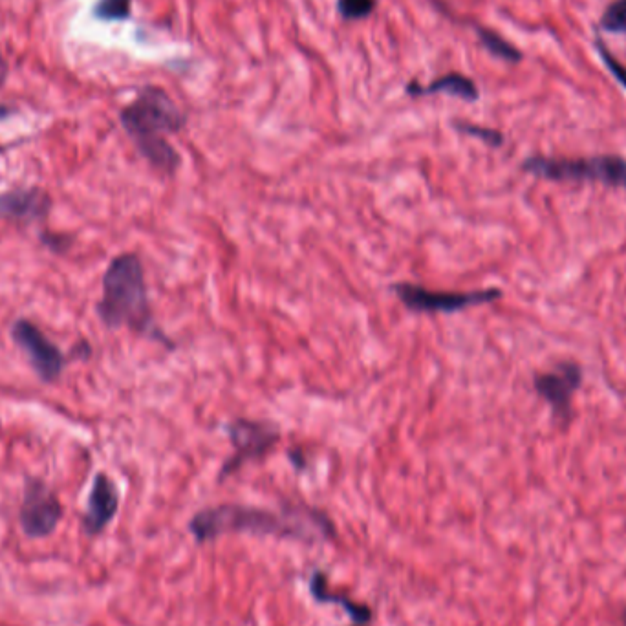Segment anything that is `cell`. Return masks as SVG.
I'll return each instance as SVG.
<instances>
[{
	"label": "cell",
	"instance_id": "obj_1",
	"mask_svg": "<svg viewBox=\"0 0 626 626\" xmlns=\"http://www.w3.org/2000/svg\"><path fill=\"white\" fill-rule=\"evenodd\" d=\"M189 531L198 544L229 533L303 542H328L337 537L334 520L308 504H284L277 511L244 504H220L195 513L189 520Z\"/></svg>",
	"mask_w": 626,
	"mask_h": 626
},
{
	"label": "cell",
	"instance_id": "obj_2",
	"mask_svg": "<svg viewBox=\"0 0 626 626\" xmlns=\"http://www.w3.org/2000/svg\"><path fill=\"white\" fill-rule=\"evenodd\" d=\"M96 313L108 330L127 328L174 348L173 341L154 323L149 286L138 253H119L108 262L101 279V299L96 304Z\"/></svg>",
	"mask_w": 626,
	"mask_h": 626
},
{
	"label": "cell",
	"instance_id": "obj_3",
	"mask_svg": "<svg viewBox=\"0 0 626 626\" xmlns=\"http://www.w3.org/2000/svg\"><path fill=\"white\" fill-rule=\"evenodd\" d=\"M119 121L154 171L173 176L180 169L182 156L167 136L184 129L187 118L163 88H141L136 99L121 110Z\"/></svg>",
	"mask_w": 626,
	"mask_h": 626
},
{
	"label": "cell",
	"instance_id": "obj_4",
	"mask_svg": "<svg viewBox=\"0 0 626 626\" xmlns=\"http://www.w3.org/2000/svg\"><path fill=\"white\" fill-rule=\"evenodd\" d=\"M526 173L553 182H594L626 189V160L616 154L592 158H546L531 156L522 163Z\"/></svg>",
	"mask_w": 626,
	"mask_h": 626
},
{
	"label": "cell",
	"instance_id": "obj_5",
	"mask_svg": "<svg viewBox=\"0 0 626 626\" xmlns=\"http://www.w3.org/2000/svg\"><path fill=\"white\" fill-rule=\"evenodd\" d=\"M226 431L227 438L233 445V454L227 458L218 473L220 482L238 473L249 462L262 460L281 442V431L271 421L235 418L227 423Z\"/></svg>",
	"mask_w": 626,
	"mask_h": 626
},
{
	"label": "cell",
	"instance_id": "obj_6",
	"mask_svg": "<svg viewBox=\"0 0 626 626\" xmlns=\"http://www.w3.org/2000/svg\"><path fill=\"white\" fill-rule=\"evenodd\" d=\"M390 290L396 293V297L407 310L418 315L462 312L471 306L495 303L502 297V292L497 288L475 292H438L412 282H394Z\"/></svg>",
	"mask_w": 626,
	"mask_h": 626
},
{
	"label": "cell",
	"instance_id": "obj_7",
	"mask_svg": "<svg viewBox=\"0 0 626 626\" xmlns=\"http://www.w3.org/2000/svg\"><path fill=\"white\" fill-rule=\"evenodd\" d=\"M10 335L41 383L54 385L61 379L70 357L52 339H48L37 324L26 317H19L11 324Z\"/></svg>",
	"mask_w": 626,
	"mask_h": 626
},
{
	"label": "cell",
	"instance_id": "obj_8",
	"mask_svg": "<svg viewBox=\"0 0 626 626\" xmlns=\"http://www.w3.org/2000/svg\"><path fill=\"white\" fill-rule=\"evenodd\" d=\"M63 515V502L54 489L41 476H26L19 509L22 533L32 540L46 539L54 535Z\"/></svg>",
	"mask_w": 626,
	"mask_h": 626
},
{
	"label": "cell",
	"instance_id": "obj_9",
	"mask_svg": "<svg viewBox=\"0 0 626 626\" xmlns=\"http://www.w3.org/2000/svg\"><path fill=\"white\" fill-rule=\"evenodd\" d=\"M583 383V368L575 361H562L548 372L535 376V390L548 401L553 414L568 420L572 414L573 396Z\"/></svg>",
	"mask_w": 626,
	"mask_h": 626
},
{
	"label": "cell",
	"instance_id": "obj_10",
	"mask_svg": "<svg viewBox=\"0 0 626 626\" xmlns=\"http://www.w3.org/2000/svg\"><path fill=\"white\" fill-rule=\"evenodd\" d=\"M54 198L41 187H13L0 191V220L15 226H33L48 220Z\"/></svg>",
	"mask_w": 626,
	"mask_h": 626
},
{
	"label": "cell",
	"instance_id": "obj_11",
	"mask_svg": "<svg viewBox=\"0 0 626 626\" xmlns=\"http://www.w3.org/2000/svg\"><path fill=\"white\" fill-rule=\"evenodd\" d=\"M119 509V489L116 482L103 471L94 476L87 498V509L83 515V531L88 537H98L112 520L116 519Z\"/></svg>",
	"mask_w": 626,
	"mask_h": 626
},
{
	"label": "cell",
	"instance_id": "obj_12",
	"mask_svg": "<svg viewBox=\"0 0 626 626\" xmlns=\"http://www.w3.org/2000/svg\"><path fill=\"white\" fill-rule=\"evenodd\" d=\"M310 594L317 603H323V605H337L341 608H345L346 614L350 616V619L359 626H365L372 621V610L367 605H361L352 601L350 597H346L343 594H337L332 592L328 588V579L323 572H313L312 579H310Z\"/></svg>",
	"mask_w": 626,
	"mask_h": 626
},
{
	"label": "cell",
	"instance_id": "obj_13",
	"mask_svg": "<svg viewBox=\"0 0 626 626\" xmlns=\"http://www.w3.org/2000/svg\"><path fill=\"white\" fill-rule=\"evenodd\" d=\"M407 92L411 96L447 94V96L464 99V101H469V103L478 101V98H480V92H478L475 81L464 76V74H458V72H451L447 76L438 77L436 81H432L431 85H427V87H421L418 83H411L407 87Z\"/></svg>",
	"mask_w": 626,
	"mask_h": 626
},
{
	"label": "cell",
	"instance_id": "obj_14",
	"mask_svg": "<svg viewBox=\"0 0 626 626\" xmlns=\"http://www.w3.org/2000/svg\"><path fill=\"white\" fill-rule=\"evenodd\" d=\"M476 33H478V39H480V43L486 48L487 52L495 55L498 59H504L508 63H520L524 59V55H522L519 48L506 41L500 33L493 32L489 28H484V26H476Z\"/></svg>",
	"mask_w": 626,
	"mask_h": 626
},
{
	"label": "cell",
	"instance_id": "obj_15",
	"mask_svg": "<svg viewBox=\"0 0 626 626\" xmlns=\"http://www.w3.org/2000/svg\"><path fill=\"white\" fill-rule=\"evenodd\" d=\"M132 11V0H98L94 6V17L99 21H125Z\"/></svg>",
	"mask_w": 626,
	"mask_h": 626
},
{
	"label": "cell",
	"instance_id": "obj_16",
	"mask_svg": "<svg viewBox=\"0 0 626 626\" xmlns=\"http://www.w3.org/2000/svg\"><path fill=\"white\" fill-rule=\"evenodd\" d=\"M599 26L606 33H626V0H614L608 4Z\"/></svg>",
	"mask_w": 626,
	"mask_h": 626
},
{
	"label": "cell",
	"instance_id": "obj_17",
	"mask_svg": "<svg viewBox=\"0 0 626 626\" xmlns=\"http://www.w3.org/2000/svg\"><path fill=\"white\" fill-rule=\"evenodd\" d=\"M376 10V0H339L337 11L345 21H361Z\"/></svg>",
	"mask_w": 626,
	"mask_h": 626
},
{
	"label": "cell",
	"instance_id": "obj_18",
	"mask_svg": "<svg viewBox=\"0 0 626 626\" xmlns=\"http://www.w3.org/2000/svg\"><path fill=\"white\" fill-rule=\"evenodd\" d=\"M454 127L460 130L462 134L478 138V140L484 141L491 147H500L504 143V136L495 129H487V127H480V125H473V123H464V121L454 123Z\"/></svg>",
	"mask_w": 626,
	"mask_h": 626
},
{
	"label": "cell",
	"instance_id": "obj_19",
	"mask_svg": "<svg viewBox=\"0 0 626 626\" xmlns=\"http://www.w3.org/2000/svg\"><path fill=\"white\" fill-rule=\"evenodd\" d=\"M597 50H599V54H601V57H603L605 65L608 66V70L612 72V76L616 77L617 83H621V85L626 88L625 66L621 65V63L617 61L616 57H614V55L610 54V52L606 50L603 41H597Z\"/></svg>",
	"mask_w": 626,
	"mask_h": 626
},
{
	"label": "cell",
	"instance_id": "obj_20",
	"mask_svg": "<svg viewBox=\"0 0 626 626\" xmlns=\"http://www.w3.org/2000/svg\"><path fill=\"white\" fill-rule=\"evenodd\" d=\"M41 242L54 253H65L72 246V238L57 233H41Z\"/></svg>",
	"mask_w": 626,
	"mask_h": 626
},
{
	"label": "cell",
	"instance_id": "obj_21",
	"mask_svg": "<svg viewBox=\"0 0 626 626\" xmlns=\"http://www.w3.org/2000/svg\"><path fill=\"white\" fill-rule=\"evenodd\" d=\"M8 76H10V65H8V61L0 55V88L4 87ZM11 116H13V108L6 107V105L0 103V121H6V119H10Z\"/></svg>",
	"mask_w": 626,
	"mask_h": 626
},
{
	"label": "cell",
	"instance_id": "obj_22",
	"mask_svg": "<svg viewBox=\"0 0 626 626\" xmlns=\"http://www.w3.org/2000/svg\"><path fill=\"white\" fill-rule=\"evenodd\" d=\"M6 151H8V147H6V145H0V154H4Z\"/></svg>",
	"mask_w": 626,
	"mask_h": 626
},
{
	"label": "cell",
	"instance_id": "obj_23",
	"mask_svg": "<svg viewBox=\"0 0 626 626\" xmlns=\"http://www.w3.org/2000/svg\"><path fill=\"white\" fill-rule=\"evenodd\" d=\"M625 623H626V614H625Z\"/></svg>",
	"mask_w": 626,
	"mask_h": 626
},
{
	"label": "cell",
	"instance_id": "obj_24",
	"mask_svg": "<svg viewBox=\"0 0 626 626\" xmlns=\"http://www.w3.org/2000/svg\"><path fill=\"white\" fill-rule=\"evenodd\" d=\"M356 626H359V625H356Z\"/></svg>",
	"mask_w": 626,
	"mask_h": 626
}]
</instances>
